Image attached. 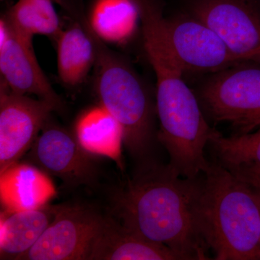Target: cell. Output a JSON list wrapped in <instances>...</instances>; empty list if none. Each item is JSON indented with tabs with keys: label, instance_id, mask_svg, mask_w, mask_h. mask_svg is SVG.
I'll list each match as a JSON object with an SVG mask.
<instances>
[{
	"label": "cell",
	"instance_id": "1",
	"mask_svg": "<svg viewBox=\"0 0 260 260\" xmlns=\"http://www.w3.org/2000/svg\"><path fill=\"white\" fill-rule=\"evenodd\" d=\"M203 174L181 177L169 164L138 166L114 198V214L125 226L167 246L182 260L210 259L200 234L198 205Z\"/></svg>",
	"mask_w": 260,
	"mask_h": 260
},
{
	"label": "cell",
	"instance_id": "2",
	"mask_svg": "<svg viewBox=\"0 0 260 260\" xmlns=\"http://www.w3.org/2000/svg\"><path fill=\"white\" fill-rule=\"evenodd\" d=\"M143 42L156 76L158 142L169 154V165L181 177H199L209 166L205 148L215 129L207 122L200 102L183 80L184 73L164 38L150 34Z\"/></svg>",
	"mask_w": 260,
	"mask_h": 260
},
{
	"label": "cell",
	"instance_id": "3",
	"mask_svg": "<svg viewBox=\"0 0 260 260\" xmlns=\"http://www.w3.org/2000/svg\"><path fill=\"white\" fill-rule=\"evenodd\" d=\"M198 220L214 259H260V210L252 188L218 162L203 174Z\"/></svg>",
	"mask_w": 260,
	"mask_h": 260
},
{
	"label": "cell",
	"instance_id": "4",
	"mask_svg": "<svg viewBox=\"0 0 260 260\" xmlns=\"http://www.w3.org/2000/svg\"><path fill=\"white\" fill-rule=\"evenodd\" d=\"M93 35L97 54L95 88L100 104L120 124L123 144L137 165L154 161L152 151L155 138L158 140L156 109L148 89L124 59Z\"/></svg>",
	"mask_w": 260,
	"mask_h": 260
},
{
	"label": "cell",
	"instance_id": "5",
	"mask_svg": "<svg viewBox=\"0 0 260 260\" xmlns=\"http://www.w3.org/2000/svg\"><path fill=\"white\" fill-rule=\"evenodd\" d=\"M246 64L213 74L200 91V102L208 115L230 124L235 134L260 127V68Z\"/></svg>",
	"mask_w": 260,
	"mask_h": 260
},
{
	"label": "cell",
	"instance_id": "6",
	"mask_svg": "<svg viewBox=\"0 0 260 260\" xmlns=\"http://www.w3.org/2000/svg\"><path fill=\"white\" fill-rule=\"evenodd\" d=\"M160 28L183 73L215 74L246 64L234 55L217 32L192 15L162 17Z\"/></svg>",
	"mask_w": 260,
	"mask_h": 260
},
{
	"label": "cell",
	"instance_id": "7",
	"mask_svg": "<svg viewBox=\"0 0 260 260\" xmlns=\"http://www.w3.org/2000/svg\"><path fill=\"white\" fill-rule=\"evenodd\" d=\"M189 13L217 32L239 60L260 64V8L254 0H190Z\"/></svg>",
	"mask_w": 260,
	"mask_h": 260
},
{
	"label": "cell",
	"instance_id": "8",
	"mask_svg": "<svg viewBox=\"0 0 260 260\" xmlns=\"http://www.w3.org/2000/svg\"><path fill=\"white\" fill-rule=\"evenodd\" d=\"M104 218L83 205H59L40 239L18 260H88Z\"/></svg>",
	"mask_w": 260,
	"mask_h": 260
},
{
	"label": "cell",
	"instance_id": "9",
	"mask_svg": "<svg viewBox=\"0 0 260 260\" xmlns=\"http://www.w3.org/2000/svg\"><path fill=\"white\" fill-rule=\"evenodd\" d=\"M54 107L42 99L0 89V174L31 148Z\"/></svg>",
	"mask_w": 260,
	"mask_h": 260
},
{
	"label": "cell",
	"instance_id": "10",
	"mask_svg": "<svg viewBox=\"0 0 260 260\" xmlns=\"http://www.w3.org/2000/svg\"><path fill=\"white\" fill-rule=\"evenodd\" d=\"M30 164L68 186L89 185L95 181L96 168L75 135L46 123L28 154Z\"/></svg>",
	"mask_w": 260,
	"mask_h": 260
},
{
	"label": "cell",
	"instance_id": "11",
	"mask_svg": "<svg viewBox=\"0 0 260 260\" xmlns=\"http://www.w3.org/2000/svg\"><path fill=\"white\" fill-rule=\"evenodd\" d=\"M7 23L0 27L1 82L11 91L36 95L60 112L64 108L62 100L38 62L32 42L20 37Z\"/></svg>",
	"mask_w": 260,
	"mask_h": 260
},
{
	"label": "cell",
	"instance_id": "12",
	"mask_svg": "<svg viewBox=\"0 0 260 260\" xmlns=\"http://www.w3.org/2000/svg\"><path fill=\"white\" fill-rule=\"evenodd\" d=\"M88 260H182L162 244L150 242L120 220L104 217Z\"/></svg>",
	"mask_w": 260,
	"mask_h": 260
},
{
	"label": "cell",
	"instance_id": "13",
	"mask_svg": "<svg viewBox=\"0 0 260 260\" xmlns=\"http://www.w3.org/2000/svg\"><path fill=\"white\" fill-rule=\"evenodd\" d=\"M1 203L8 213L47 205L56 191L49 176L28 164H15L0 174Z\"/></svg>",
	"mask_w": 260,
	"mask_h": 260
},
{
	"label": "cell",
	"instance_id": "14",
	"mask_svg": "<svg viewBox=\"0 0 260 260\" xmlns=\"http://www.w3.org/2000/svg\"><path fill=\"white\" fill-rule=\"evenodd\" d=\"M56 40L57 73L68 88L80 86L96 62V47L85 19L61 29Z\"/></svg>",
	"mask_w": 260,
	"mask_h": 260
},
{
	"label": "cell",
	"instance_id": "15",
	"mask_svg": "<svg viewBox=\"0 0 260 260\" xmlns=\"http://www.w3.org/2000/svg\"><path fill=\"white\" fill-rule=\"evenodd\" d=\"M59 206L45 205L37 209L2 213L0 259L18 260L35 245L55 218Z\"/></svg>",
	"mask_w": 260,
	"mask_h": 260
},
{
	"label": "cell",
	"instance_id": "16",
	"mask_svg": "<svg viewBox=\"0 0 260 260\" xmlns=\"http://www.w3.org/2000/svg\"><path fill=\"white\" fill-rule=\"evenodd\" d=\"M140 20V8L135 0H93L85 19L99 40L116 45L134 37Z\"/></svg>",
	"mask_w": 260,
	"mask_h": 260
},
{
	"label": "cell",
	"instance_id": "17",
	"mask_svg": "<svg viewBox=\"0 0 260 260\" xmlns=\"http://www.w3.org/2000/svg\"><path fill=\"white\" fill-rule=\"evenodd\" d=\"M75 135L89 153L109 157L121 165L122 128L101 104L79 116L75 124Z\"/></svg>",
	"mask_w": 260,
	"mask_h": 260
},
{
	"label": "cell",
	"instance_id": "18",
	"mask_svg": "<svg viewBox=\"0 0 260 260\" xmlns=\"http://www.w3.org/2000/svg\"><path fill=\"white\" fill-rule=\"evenodd\" d=\"M4 16L13 31L30 42L36 35L56 38L62 29L52 0H17Z\"/></svg>",
	"mask_w": 260,
	"mask_h": 260
},
{
	"label": "cell",
	"instance_id": "19",
	"mask_svg": "<svg viewBox=\"0 0 260 260\" xmlns=\"http://www.w3.org/2000/svg\"><path fill=\"white\" fill-rule=\"evenodd\" d=\"M209 145L218 162L228 169L260 166V127L245 134L223 136L215 129Z\"/></svg>",
	"mask_w": 260,
	"mask_h": 260
},
{
	"label": "cell",
	"instance_id": "20",
	"mask_svg": "<svg viewBox=\"0 0 260 260\" xmlns=\"http://www.w3.org/2000/svg\"><path fill=\"white\" fill-rule=\"evenodd\" d=\"M229 170L252 187L260 189V166H249Z\"/></svg>",
	"mask_w": 260,
	"mask_h": 260
},
{
	"label": "cell",
	"instance_id": "21",
	"mask_svg": "<svg viewBox=\"0 0 260 260\" xmlns=\"http://www.w3.org/2000/svg\"><path fill=\"white\" fill-rule=\"evenodd\" d=\"M140 8V13L154 8H161L159 0H135Z\"/></svg>",
	"mask_w": 260,
	"mask_h": 260
},
{
	"label": "cell",
	"instance_id": "22",
	"mask_svg": "<svg viewBox=\"0 0 260 260\" xmlns=\"http://www.w3.org/2000/svg\"><path fill=\"white\" fill-rule=\"evenodd\" d=\"M253 191H254V195H255V198L256 201H257L258 205H259V210H260V189H257V188L252 187Z\"/></svg>",
	"mask_w": 260,
	"mask_h": 260
},
{
	"label": "cell",
	"instance_id": "23",
	"mask_svg": "<svg viewBox=\"0 0 260 260\" xmlns=\"http://www.w3.org/2000/svg\"><path fill=\"white\" fill-rule=\"evenodd\" d=\"M1 1H4V0H1Z\"/></svg>",
	"mask_w": 260,
	"mask_h": 260
}]
</instances>
